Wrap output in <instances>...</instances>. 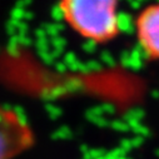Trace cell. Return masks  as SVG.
<instances>
[{"instance_id":"cell-1","label":"cell","mask_w":159,"mask_h":159,"mask_svg":"<svg viewBox=\"0 0 159 159\" xmlns=\"http://www.w3.org/2000/svg\"><path fill=\"white\" fill-rule=\"evenodd\" d=\"M63 23L83 40L107 45L120 34L119 0H58Z\"/></svg>"},{"instance_id":"cell-3","label":"cell","mask_w":159,"mask_h":159,"mask_svg":"<svg viewBox=\"0 0 159 159\" xmlns=\"http://www.w3.org/2000/svg\"><path fill=\"white\" fill-rule=\"evenodd\" d=\"M134 31L142 55L153 63H159V3L143 8L135 20Z\"/></svg>"},{"instance_id":"cell-2","label":"cell","mask_w":159,"mask_h":159,"mask_svg":"<svg viewBox=\"0 0 159 159\" xmlns=\"http://www.w3.org/2000/svg\"><path fill=\"white\" fill-rule=\"evenodd\" d=\"M35 144V133L14 108L0 104V159H15Z\"/></svg>"}]
</instances>
